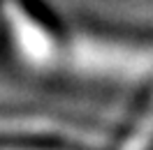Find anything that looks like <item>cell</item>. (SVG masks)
Returning <instances> with one entry per match:
<instances>
[{
  "label": "cell",
  "mask_w": 153,
  "mask_h": 150,
  "mask_svg": "<svg viewBox=\"0 0 153 150\" xmlns=\"http://www.w3.org/2000/svg\"><path fill=\"white\" fill-rule=\"evenodd\" d=\"M0 150H51V148H39V146H28V143H14V141L0 139Z\"/></svg>",
  "instance_id": "cell-4"
},
{
  "label": "cell",
  "mask_w": 153,
  "mask_h": 150,
  "mask_svg": "<svg viewBox=\"0 0 153 150\" xmlns=\"http://www.w3.org/2000/svg\"><path fill=\"white\" fill-rule=\"evenodd\" d=\"M76 72L116 81H142L153 74V46L79 32L63 53Z\"/></svg>",
  "instance_id": "cell-1"
},
{
  "label": "cell",
  "mask_w": 153,
  "mask_h": 150,
  "mask_svg": "<svg viewBox=\"0 0 153 150\" xmlns=\"http://www.w3.org/2000/svg\"><path fill=\"white\" fill-rule=\"evenodd\" d=\"M2 16L10 30L14 49L37 67H49L63 58L65 46L58 42L53 30L39 19L35 12L26 7L19 0H5L2 2Z\"/></svg>",
  "instance_id": "cell-2"
},
{
  "label": "cell",
  "mask_w": 153,
  "mask_h": 150,
  "mask_svg": "<svg viewBox=\"0 0 153 150\" xmlns=\"http://www.w3.org/2000/svg\"><path fill=\"white\" fill-rule=\"evenodd\" d=\"M118 150H153V104L125 136Z\"/></svg>",
  "instance_id": "cell-3"
}]
</instances>
